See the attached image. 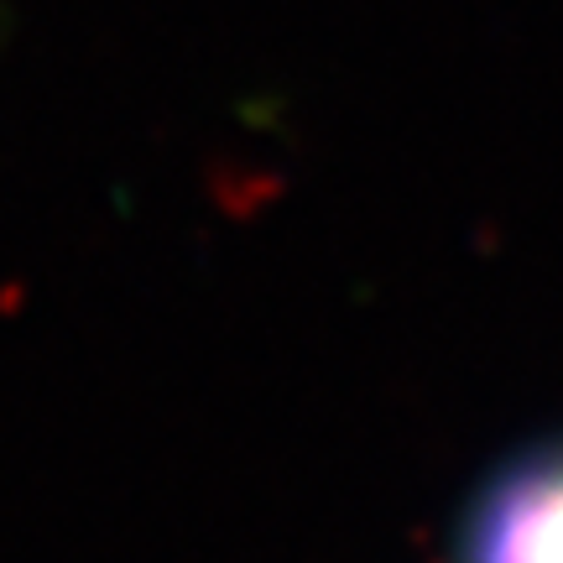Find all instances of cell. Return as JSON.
<instances>
[{"label": "cell", "instance_id": "6da1fadb", "mask_svg": "<svg viewBox=\"0 0 563 563\" xmlns=\"http://www.w3.org/2000/svg\"><path fill=\"white\" fill-rule=\"evenodd\" d=\"M460 563H563V443L490 475L464 517Z\"/></svg>", "mask_w": 563, "mask_h": 563}]
</instances>
